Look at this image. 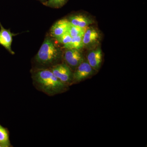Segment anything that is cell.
<instances>
[{"label": "cell", "mask_w": 147, "mask_h": 147, "mask_svg": "<svg viewBox=\"0 0 147 147\" xmlns=\"http://www.w3.org/2000/svg\"><path fill=\"white\" fill-rule=\"evenodd\" d=\"M0 44L5 47L11 54H14L11 48L13 34L10 31L4 28L0 24Z\"/></svg>", "instance_id": "9"}, {"label": "cell", "mask_w": 147, "mask_h": 147, "mask_svg": "<svg viewBox=\"0 0 147 147\" xmlns=\"http://www.w3.org/2000/svg\"><path fill=\"white\" fill-rule=\"evenodd\" d=\"M83 36L84 35H80L72 38L70 43L64 47L66 49H75L81 50L84 47Z\"/></svg>", "instance_id": "11"}, {"label": "cell", "mask_w": 147, "mask_h": 147, "mask_svg": "<svg viewBox=\"0 0 147 147\" xmlns=\"http://www.w3.org/2000/svg\"><path fill=\"white\" fill-rule=\"evenodd\" d=\"M70 24H71L69 20L65 18L57 21L51 29V34L52 36L56 38L67 32Z\"/></svg>", "instance_id": "7"}, {"label": "cell", "mask_w": 147, "mask_h": 147, "mask_svg": "<svg viewBox=\"0 0 147 147\" xmlns=\"http://www.w3.org/2000/svg\"><path fill=\"white\" fill-rule=\"evenodd\" d=\"M32 78L37 89L49 96L65 92L69 87L61 82L48 69H38L33 74Z\"/></svg>", "instance_id": "1"}, {"label": "cell", "mask_w": 147, "mask_h": 147, "mask_svg": "<svg viewBox=\"0 0 147 147\" xmlns=\"http://www.w3.org/2000/svg\"><path fill=\"white\" fill-rule=\"evenodd\" d=\"M67 0H48L47 5L51 7L58 8L65 4Z\"/></svg>", "instance_id": "15"}, {"label": "cell", "mask_w": 147, "mask_h": 147, "mask_svg": "<svg viewBox=\"0 0 147 147\" xmlns=\"http://www.w3.org/2000/svg\"><path fill=\"white\" fill-rule=\"evenodd\" d=\"M102 60V52L100 48L92 50L87 56V61L95 71L98 70L100 68Z\"/></svg>", "instance_id": "6"}, {"label": "cell", "mask_w": 147, "mask_h": 147, "mask_svg": "<svg viewBox=\"0 0 147 147\" xmlns=\"http://www.w3.org/2000/svg\"><path fill=\"white\" fill-rule=\"evenodd\" d=\"M0 145L3 147L11 146L9 136L7 129L0 124Z\"/></svg>", "instance_id": "12"}, {"label": "cell", "mask_w": 147, "mask_h": 147, "mask_svg": "<svg viewBox=\"0 0 147 147\" xmlns=\"http://www.w3.org/2000/svg\"><path fill=\"white\" fill-rule=\"evenodd\" d=\"M71 38H72V37L68 33V32H67L58 37L56 38V39L57 40L58 42L63 44L64 47H65L70 43Z\"/></svg>", "instance_id": "14"}, {"label": "cell", "mask_w": 147, "mask_h": 147, "mask_svg": "<svg viewBox=\"0 0 147 147\" xmlns=\"http://www.w3.org/2000/svg\"><path fill=\"white\" fill-rule=\"evenodd\" d=\"M64 59L70 68L75 69L84 61L80 50L75 49H66Z\"/></svg>", "instance_id": "5"}, {"label": "cell", "mask_w": 147, "mask_h": 147, "mask_svg": "<svg viewBox=\"0 0 147 147\" xmlns=\"http://www.w3.org/2000/svg\"><path fill=\"white\" fill-rule=\"evenodd\" d=\"M54 75L63 84L70 86L73 84V73L66 64L55 65L50 69Z\"/></svg>", "instance_id": "3"}, {"label": "cell", "mask_w": 147, "mask_h": 147, "mask_svg": "<svg viewBox=\"0 0 147 147\" xmlns=\"http://www.w3.org/2000/svg\"><path fill=\"white\" fill-rule=\"evenodd\" d=\"M99 38L100 34L96 29L93 28H87L83 36L84 46L90 47L94 45Z\"/></svg>", "instance_id": "8"}, {"label": "cell", "mask_w": 147, "mask_h": 147, "mask_svg": "<svg viewBox=\"0 0 147 147\" xmlns=\"http://www.w3.org/2000/svg\"><path fill=\"white\" fill-rule=\"evenodd\" d=\"M68 20L71 25L82 28H87L93 23L91 18L82 14L72 15Z\"/></svg>", "instance_id": "10"}, {"label": "cell", "mask_w": 147, "mask_h": 147, "mask_svg": "<svg viewBox=\"0 0 147 147\" xmlns=\"http://www.w3.org/2000/svg\"><path fill=\"white\" fill-rule=\"evenodd\" d=\"M75 69L73 73V84L79 83L90 78L95 71L88 62L84 61Z\"/></svg>", "instance_id": "4"}, {"label": "cell", "mask_w": 147, "mask_h": 147, "mask_svg": "<svg viewBox=\"0 0 147 147\" xmlns=\"http://www.w3.org/2000/svg\"><path fill=\"white\" fill-rule=\"evenodd\" d=\"M59 50L49 38L44 40L35 57L37 62L42 65H49L56 62L60 57Z\"/></svg>", "instance_id": "2"}, {"label": "cell", "mask_w": 147, "mask_h": 147, "mask_svg": "<svg viewBox=\"0 0 147 147\" xmlns=\"http://www.w3.org/2000/svg\"><path fill=\"white\" fill-rule=\"evenodd\" d=\"M87 28H82L76 26L71 24L69 28L68 32L71 37H75L79 36L84 35Z\"/></svg>", "instance_id": "13"}]
</instances>
